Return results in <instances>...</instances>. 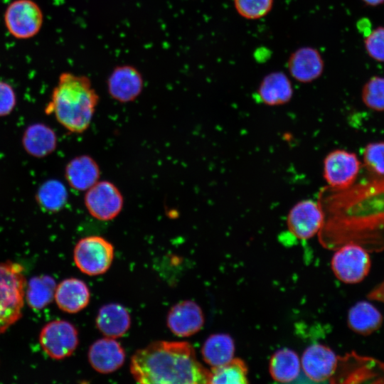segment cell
I'll list each match as a JSON object with an SVG mask.
<instances>
[{
    "label": "cell",
    "instance_id": "obj_1",
    "mask_svg": "<svg viewBox=\"0 0 384 384\" xmlns=\"http://www.w3.org/2000/svg\"><path fill=\"white\" fill-rule=\"evenodd\" d=\"M318 201L325 215L319 232L324 247L351 242L369 252L384 251V176L368 174L343 189L326 186Z\"/></svg>",
    "mask_w": 384,
    "mask_h": 384
},
{
    "label": "cell",
    "instance_id": "obj_2",
    "mask_svg": "<svg viewBox=\"0 0 384 384\" xmlns=\"http://www.w3.org/2000/svg\"><path fill=\"white\" fill-rule=\"evenodd\" d=\"M130 372L139 383H209L210 370L197 360L187 341H154L137 350Z\"/></svg>",
    "mask_w": 384,
    "mask_h": 384
},
{
    "label": "cell",
    "instance_id": "obj_3",
    "mask_svg": "<svg viewBox=\"0 0 384 384\" xmlns=\"http://www.w3.org/2000/svg\"><path fill=\"white\" fill-rule=\"evenodd\" d=\"M100 97L90 79L70 72L60 74L45 108L71 133H82L90 127Z\"/></svg>",
    "mask_w": 384,
    "mask_h": 384
},
{
    "label": "cell",
    "instance_id": "obj_4",
    "mask_svg": "<svg viewBox=\"0 0 384 384\" xmlns=\"http://www.w3.org/2000/svg\"><path fill=\"white\" fill-rule=\"evenodd\" d=\"M26 287L22 266L0 262V335L22 316Z\"/></svg>",
    "mask_w": 384,
    "mask_h": 384
},
{
    "label": "cell",
    "instance_id": "obj_5",
    "mask_svg": "<svg viewBox=\"0 0 384 384\" xmlns=\"http://www.w3.org/2000/svg\"><path fill=\"white\" fill-rule=\"evenodd\" d=\"M331 383H384V363L354 351L338 356Z\"/></svg>",
    "mask_w": 384,
    "mask_h": 384
},
{
    "label": "cell",
    "instance_id": "obj_6",
    "mask_svg": "<svg viewBox=\"0 0 384 384\" xmlns=\"http://www.w3.org/2000/svg\"><path fill=\"white\" fill-rule=\"evenodd\" d=\"M44 21L43 11L33 0H14L4 14V26L11 36L18 40L36 36Z\"/></svg>",
    "mask_w": 384,
    "mask_h": 384
},
{
    "label": "cell",
    "instance_id": "obj_7",
    "mask_svg": "<svg viewBox=\"0 0 384 384\" xmlns=\"http://www.w3.org/2000/svg\"><path fill=\"white\" fill-rule=\"evenodd\" d=\"M114 258L113 245L102 237L92 235L80 239L73 251L74 262L84 274L96 276L110 267Z\"/></svg>",
    "mask_w": 384,
    "mask_h": 384
},
{
    "label": "cell",
    "instance_id": "obj_8",
    "mask_svg": "<svg viewBox=\"0 0 384 384\" xmlns=\"http://www.w3.org/2000/svg\"><path fill=\"white\" fill-rule=\"evenodd\" d=\"M334 254L331 266L337 279L346 284L363 281L371 267L369 252L356 243H346Z\"/></svg>",
    "mask_w": 384,
    "mask_h": 384
},
{
    "label": "cell",
    "instance_id": "obj_9",
    "mask_svg": "<svg viewBox=\"0 0 384 384\" xmlns=\"http://www.w3.org/2000/svg\"><path fill=\"white\" fill-rule=\"evenodd\" d=\"M84 203L93 218L108 221L115 218L121 213L124 198L121 191L113 183L98 181L86 191Z\"/></svg>",
    "mask_w": 384,
    "mask_h": 384
},
{
    "label": "cell",
    "instance_id": "obj_10",
    "mask_svg": "<svg viewBox=\"0 0 384 384\" xmlns=\"http://www.w3.org/2000/svg\"><path fill=\"white\" fill-rule=\"evenodd\" d=\"M39 342L49 357L55 360L63 359L72 355L78 346V330L69 321H52L41 329Z\"/></svg>",
    "mask_w": 384,
    "mask_h": 384
},
{
    "label": "cell",
    "instance_id": "obj_11",
    "mask_svg": "<svg viewBox=\"0 0 384 384\" xmlns=\"http://www.w3.org/2000/svg\"><path fill=\"white\" fill-rule=\"evenodd\" d=\"M363 164L353 153L344 149L329 152L324 161V177L328 186L343 189L357 180Z\"/></svg>",
    "mask_w": 384,
    "mask_h": 384
},
{
    "label": "cell",
    "instance_id": "obj_12",
    "mask_svg": "<svg viewBox=\"0 0 384 384\" xmlns=\"http://www.w3.org/2000/svg\"><path fill=\"white\" fill-rule=\"evenodd\" d=\"M338 356L329 347L314 343L308 346L302 357V371L306 383H331Z\"/></svg>",
    "mask_w": 384,
    "mask_h": 384
},
{
    "label": "cell",
    "instance_id": "obj_13",
    "mask_svg": "<svg viewBox=\"0 0 384 384\" xmlns=\"http://www.w3.org/2000/svg\"><path fill=\"white\" fill-rule=\"evenodd\" d=\"M324 219V212L319 201L303 200L290 209L287 215V227L297 238L307 240L320 231Z\"/></svg>",
    "mask_w": 384,
    "mask_h": 384
},
{
    "label": "cell",
    "instance_id": "obj_14",
    "mask_svg": "<svg viewBox=\"0 0 384 384\" xmlns=\"http://www.w3.org/2000/svg\"><path fill=\"white\" fill-rule=\"evenodd\" d=\"M110 96L121 103L134 101L144 88V79L142 73L134 66L121 65L116 66L107 81Z\"/></svg>",
    "mask_w": 384,
    "mask_h": 384
},
{
    "label": "cell",
    "instance_id": "obj_15",
    "mask_svg": "<svg viewBox=\"0 0 384 384\" xmlns=\"http://www.w3.org/2000/svg\"><path fill=\"white\" fill-rule=\"evenodd\" d=\"M166 323L170 331L179 337H187L198 332L204 324L201 307L194 302L185 300L169 310Z\"/></svg>",
    "mask_w": 384,
    "mask_h": 384
},
{
    "label": "cell",
    "instance_id": "obj_16",
    "mask_svg": "<svg viewBox=\"0 0 384 384\" xmlns=\"http://www.w3.org/2000/svg\"><path fill=\"white\" fill-rule=\"evenodd\" d=\"M88 360L91 366L98 373H111L122 366L125 352L121 344L112 338L95 341L88 351Z\"/></svg>",
    "mask_w": 384,
    "mask_h": 384
},
{
    "label": "cell",
    "instance_id": "obj_17",
    "mask_svg": "<svg viewBox=\"0 0 384 384\" xmlns=\"http://www.w3.org/2000/svg\"><path fill=\"white\" fill-rule=\"evenodd\" d=\"M287 68L291 76L299 82L308 83L319 78L324 72V60L314 48L305 46L289 56Z\"/></svg>",
    "mask_w": 384,
    "mask_h": 384
},
{
    "label": "cell",
    "instance_id": "obj_18",
    "mask_svg": "<svg viewBox=\"0 0 384 384\" xmlns=\"http://www.w3.org/2000/svg\"><path fill=\"white\" fill-rule=\"evenodd\" d=\"M65 177L73 189L86 191L99 181L100 169L92 156L80 155L73 158L66 164Z\"/></svg>",
    "mask_w": 384,
    "mask_h": 384
},
{
    "label": "cell",
    "instance_id": "obj_19",
    "mask_svg": "<svg viewBox=\"0 0 384 384\" xmlns=\"http://www.w3.org/2000/svg\"><path fill=\"white\" fill-rule=\"evenodd\" d=\"M54 299L60 309L74 314L87 306L90 299V292L82 280L68 278L57 286Z\"/></svg>",
    "mask_w": 384,
    "mask_h": 384
},
{
    "label": "cell",
    "instance_id": "obj_20",
    "mask_svg": "<svg viewBox=\"0 0 384 384\" xmlns=\"http://www.w3.org/2000/svg\"><path fill=\"white\" fill-rule=\"evenodd\" d=\"M292 95V82L287 75L281 71L272 72L265 76L257 91L260 102L270 106L286 104Z\"/></svg>",
    "mask_w": 384,
    "mask_h": 384
},
{
    "label": "cell",
    "instance_id": "obj_21",
    "mask_svg": "<svg viewBox=\"0 0 384 384\" xmlns=\"http://www.w3.org/2000/svg\"><path fill=\"white\" fill-rule=\"evenodd\" d=\"M58 138L52 128L43 123L29 125L22 137V145L26 152L36 158H43L53 153Z\"/></svg>",
    "mask_w": 384,
    "mask_h": 384
},
{
    "label": "cell",
    "instance_id": "obj_22",
    "mask_svg": "<svg viewBox=\"0 0 384 384\" xmlns=\"http://www.w3.org/2000/svg\"><path fill=\"white\" fill-rule=\"evenodd\" d=\"M131 318L128 311L115 303L102 306L96 317V326L106 337L116 338L124 336L129 330Z\"/></svg>",
    "mask_w": 384,
    "mask_h": 384
},
{
    "label": "cell",
    "instance_id": "obj_23",
    "mask_svg": "<svg viewBox=\"0 0 384 384\" xmlns=\"http://www.w3.org/2000/svg\"><path fill=\"white\" fill-rule=\"evenodd\" d=\"M269 371L272 378L279 383H302L304 378L297 353L284 348L275 351L272 356Z\"/></svg>",
    "mask_w": 384,
    "mask_h": 384
},
{
    "label": "cell",
    "instance_id": "obj_24",
    "mask_svg": "<svg viewBox=\"0 0 384 384\" xmlns=\"http://www.w3.org/2000/svg\"><path fill=\"white\" fill-rule=\"evenodd\" d=\"M347 323L353 332L362 336H368L380 328L383 316L370 302L360 301L349 309Z\"/></svg>",
    "mask_w": 384,
    "mask_h": 384
},
{
    "label": "cell",
    "instance_id": "obj_25",
    "mask_svg": "<svg viewBox=\"0 0 384 384\" xmlns=\"http://www.w3.org/2000/svg\"><path fill=\"white\" fill-rule=\"evenodd\" d=\"M235 344L225 334L210 335L204 342L201 353L204 361L212 368L222 366L233 358Z\"/></svg>",
    "mask_w": 384,
    "mask_h": 384
},
{
    "label": "cell",
    "instance_id": "obj_26",
    "mask_svg": "<svg viewBox=\"0 0 384 384\" xmlns=\"http://www.w3.org/2000/svg\"><path fill=\"white\" fill-rule=\"evenodd\" d=\"M56 287L55 281L50 276L33 277L26 284L25 299L31 309L41 310L54 299Z\"/></svg>",
    "mask_w": 384,
    "mask_h": 384
},
{
    "label": "cell",
    "instance_id": "obj_27",
    "mask_svg": "<svg viewBox=\"0 0 384 384\" xmlns=\"http://www.w3.org/2000/svg\"><path fill=\"white\" fill-rule=\"evenodd\" d=\"M68 199L67 188L58 179H48L44 181L36 194V201L39 207L49 213L60 211L65 206Z\"/></svg>",
    "mask_w": 384,
    "mask_h": 384
},
{
    "label": "cell",
    "instance_id": "obj_28",
    "mask_svg": "<svg viewBox=\"0 0 384 384\" xmlns=\"http://www.w3.org/2000/svg\"><path fill=\"white\" fill-rule=\"evenodd\" d=\"M247 368L240 358H233L228 363L212 368L209 383H247Z\"/></svg>",
    "mask_w": 384,
    "mask_h": 384
},
{
    "label": "cell",
    "instance_id": "obj_29",
    "mask_svg": "<svg viewBox=\"0 0 384 384\" xmlns=\"http://www.w3.org/2000/svg\"><path fill=\"white\" fill-rule=\"evenodd\" d=\"M362 164L368 174L384 176V141L370 142L364 147Z\"/></svg>",
    "mask_w": 384,
    "mask_h": 384
},
{
    "label": "cell",
    "instance_id": "obj_30",
    "mask_svg": "<svg viewBox=\"0 0 384 384\" xmlns=\"http://www.w3.org/2000/svg\"><path fill=\"white\" fill-rule=\"evenodd\" d=\"M362 100L369 109L384 112V78L373 77L364 85Z\"/></svg>",
    "mask_w": 384,
    "mask_h": 384
},
{
    "label": "cell",
    "instance_id": "obj_31",
    "mask_svg": "<svg viewBox=\"0 0 384 384\" xmlns=\"http://www.w3.org/2000/svg\"><path fill=\"white\" fill-rule=\"evenodd\" d=\"M233 2L238 14L251 20L266 16L273 5V0H233Z\"/></svg>",
    "mask_w": 384,
    "mask_h": 384
},
{
    "label": "cell",
    "instance_id": "obj_32",
    "mask_svg": "<svg viewBox=\"0 0 384 384\" xmlns=\"http://www.w3.org/2000/svg\"><path fill=\"white\" fill-rule=\"evenodd\" d=\"M369 55L379 61H384V28L379 27L373 31L365 40Z\"/></svg>",
    "mask_w": 384,
    "mask_h": 384
},
{
    "label": "cell",
    "instance_id": "obj_33",
    "mask_svg": "<svg viewBox=\"0 0 384 384\" xmlns=\"http://www.w3.org/2000/svg\"><path fill=\"white\" fill-rule=\"evenodd\" d=\"M17 102L16 92L11 85L0 80V117L10 114Z\"/></svg>",
    "mask_w": 384,
    "mask_h": 384
},
{
    "label": "cell",
    "instance_id": "obj_34",
    "mask_svg": "<svg viewBox=\"0 0 384 384\" xmlns=\"http://www.w3.org/2000/svg\"><path fill=\"white\" fill-rule=\"evenodd\" d=\"M367 297L370 300L384 303V281L375 286L368 294Z\"/></svg>",
    "mask_w": 384,
    "mask_h": 384
},
{
    "label": "cell",
    "instance_id": "obj_35",
    "mask_svg": "<svg viewBox=\"0 0 384 384\" xmlns=\"http://www.w3.org/2000/svg\"><path fill=\"white\" fill-rule=\"evenodd\" d=\"M366 4L372 6L378 5L384 2V0H363Z\"/></svg>",
    "mask_w": 384,
    "mask_h": 384
}]
</instances>
